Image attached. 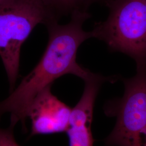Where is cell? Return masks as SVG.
I'll return each instance as SVG.
<instances>
[{
  "label": "cell",
  "instance_id": "5",
  "mask_svg": "<svg viewBox=\"0 0 146 146\" xmlns=\"http://www.w3.org/2000/svg\"><path fill=\"white\" fill-rule=\"evenodd\" d=\"M118 75L106 76L96 74L84 82V92L76 106L72 108L68 129L69 146H93L92 123L94 105L102 85L105 82L114 84Z\"/></svg>",
  "mask_w": 146,
  "mask_h": 146
},
{
  "label": "cell",
  "instance_id": "2",
  "mask_svg": "<svg viewBox=\"0 0 146 146\" xmlns=\"http://www.w3.org/2000/svg\"><path fill=\"white\" fill-rule=\"evenodd\" d=\"M60 19L46 0H9L0 4V58L10 93L19 76L23 44L38 25L46 26Z\"/></svg>",
  "mask_w": 146,
  "mask_h": 146
},
{
  "label": "cell",
  "instance_id": "8",
  "mask_svg": "<svg viewBox=\"0 0 146 146\" xmlns=\"http://www.w3.org/2000/svg\"><path fill=\"white\" fill-rule=\"evenodd\" d=\"M16 124L11 121V124L7 128H0V146H20L16 141L14 134V129Z\"/></svg>",
  "mask_w": 146,
  "mask_h": 146
},
{
  "label": "cell",
  "instance_id": "1",
  "mask_svg": "<svg viewBox=\"0 0 146 146\" xmlns=\"http://www.w3.org/2000/svg\"><path fill=\"white\" fill-rule=\"evenodd\" d=\"M70 15L68 23L60 25L53 22L46 26L49 37L42 58L9 96L0 101V120L5 114L10 113L11 121L16 123L20 122L26 130L28 110L43 90L67 74L76 76L84 81L96 75L79 64L76 60L78 48L93 38L91 31H85L83 28L90 14L87 10L78 9Z\"/></svg>",
  "mask_w": 146,
  "mask_h": 146
},
{
  "label": "cell",
  "instance_id": "4",
  "mask_svg": "<svg viewBox=\"0 0 146 146\" xmlns=\"http://www.w3.org/2000/svg\"><path fill=\"white\" fill-rule=\"evenodd\" d=\"M125 92L121 98L108 100L104 114L116 123L105 139L106 146H146V67H136L135 75L121 78Z\"/></svg>",
  "mask_w": 146,
  "mask_h": 146
},
{
  "label": "cell",
  "instance_id": "3",
  "mask_svg": "<svg viewBox=\"0 0 146 146\" xmlns=\"http://www.w3.org/2000/svg\"><path fill=\"white\" fill-rule=\"evenodd\" d=\"M108 7L107 19L91 31L93 38L130 56L136 67H146V0H109Z\"/></svg>",
  "mask_w": 146,
  "mask_h": 146
},
{
  "label": "cell",
  "instance_id": "10",
  "mask_svg": "<svg viewBox=\"0 0 146 146\" xmlns=\"http://www.w3.org/2000/svg\"><path fill=\"white\" fill-rule=\"evenodd\" d=\"M8 1H9V0H0V4L3 3L4 2H5Z\"/></svg>",
  "mask_w": 146,
  "mask_h": 146
},
{
  "label": "cell",
  "instance_id": "9",
  "mask_svg": "<svg viewBox=\"0 0 146 146\" xmlns=\"http://www.w3.org/2000/svg\"><path fill=\"white\" fill-rule=\"evenodd\" d=\"M100 0H82L81 2V5L82 7L84 9H87L89 6L92 3H94L95 2L98 1Z\"/></svg>",
  "mask_w": 146,
  "mask_h": 146
},
{
  "label": "cell",
  "instance_id": "7",
  "mask_svg": "<svg viewBox=\"0 0 146 146\" xmlns=\"http://www.w3.org/2000/svg\"><path fill=\"white\" fill-rule=\"evenodd\" d=\"M60 16L71 14L74 11L82 8V0H46Z\"/></svg>",
  "mask_w": 146,
  "mask_h": 146
},
{
  "label": "cell",
  "instance_id": "6",
  "mask_svg": "<svg viewBox=\"0 0 146 146\" xmlns=\"http://www.w3.org/2000/svg\"><path fill=\"white\" fill-rule=\"evenodd\" d=\"M51 87L38 94L28 110L31 136L61 133L68 129L72 108L52 94Z\"/></svg>",
  "mask_w": 146,
  "mask_h": 146
}]
</instances>
